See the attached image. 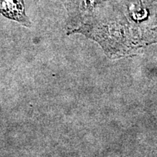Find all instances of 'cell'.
<instances>
[{"instance_id":"obj_1","label":"cell","mask_w":157,"mask_h":157,"mask_svg":"<svg viewBox=\"0 0 157 157\" xmlns=\"http://www.w3.org/2000/svg\"><path fill=\"white\" fill-rule=\"evenodd\" d=\"M0 13L25 26H31V22L25 14L23 0H0Z\"/></svg>"}]
</instances>
